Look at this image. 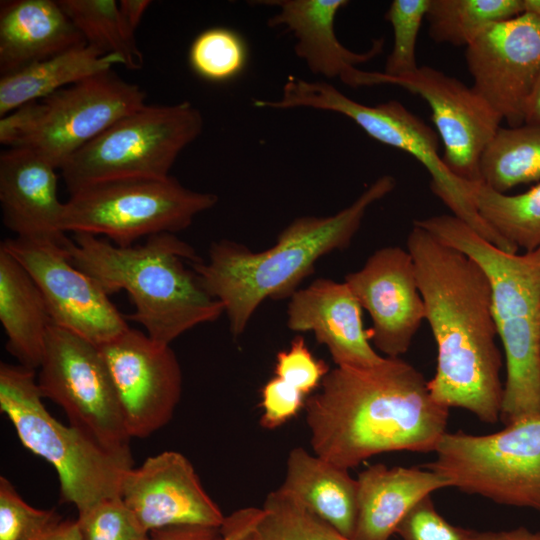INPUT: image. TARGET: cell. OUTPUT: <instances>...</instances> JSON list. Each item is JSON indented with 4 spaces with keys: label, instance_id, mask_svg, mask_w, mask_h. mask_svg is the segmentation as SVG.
Returning a JSON list of instances; mask_svg holds the SVG:
<instances>
[{
    "label": "cell",
    "instance_id": "cell-1",
    "mask_svg": "<svg viewBox=\"0 0 540 540\" xmlns=\"http://www.w3.org/2000/svg\"><path fill=\"white\" fill-rule=\"evenodd\" d=\"M406 244L437 348L435 374L428 381L431 397L445 408L465 409L483 423H497L503 358L486 273L471 257L418 225L413 224Z\"/></svg>",
    "mask_w": 540,
    "mask_h": 540
},
{
    "label": "cell",
    "instance_id": "cell-2",
    "mask_svg": "<svg viewBox=\"0 0 540 540\" xmlns=\"http://www.w3.org/2000/svg\"><path fill=\"white\" fill-rule=\"evenodd\" d=\"M304 409L313 453L348 470L381 453L434 452L449 418L424 375L401 357L336 366Z\"/></svg>",
    "mask_w": 540,
    "mask_h": 540
},
{
    "label": "cell",
    "instance_id": "cell-3",
    "mask_svg": "<svg viewBox=\"0 0 540 540\" xmlns=\"http://www.w3.org/2000/svg\"><path fill=\"white\" fill-rule=\"evenodd\" d=\"M395 186L393 176L383 175L336 214L295 219L264 251L254 252L229 240L214 242L208 260L199 261L194 268L206 291L223 304L233 337L244 332L267 298L291 297L321 257L347 248L368 208Z\"/></svg>",
    "mask_w": 540,
    "mask_h": 540
},
{
    "label": "cell",
    "instance_id": "cell-4",
    "mask_svg": "<svg viewBox=\"0 0 540 540\" xmlns=\"http://www.w3.org/2000/svg\"><path fill=\"white\" fill-rule=\"evenodd\" d=\"M65 248L72 263L109 296L124 290L134 305L127 319L156 342L170 345L186 331L213 322L223 304L204 288L195 271L201 261L174 233L150 236L143 244L117 246L107 239L74 233Z\"/></svg>",
    "mask_w": 540,
    "mask_h": 540
},
{
    "label": "cell",
    "instance_id": "cell-5",
    "mask_svg": "<svg viewBox=\"0 0 540 540\" xmlns=\"http://www.w3.org/2000/svg\"><path fill=\"white\" fill-rule=\"evenodd\" d=\"M443 243L475 260L491 287L492 311L504 351L500 420L540 414V246L509 253L452 214L414 220Z\"/></svg>",
    "mask_w": 540,
    "mask_h": 540
},
{
    "label": "cell",
    "instance_id": "cell-6",
    "mask_svg": "<svg viewBox=\"0 0 540 540\" xmlns=\"http://www.w3.org/2000/svg\"><path fill=\"white\" fill-rule=\"evenodd\" d=\"M35 370L0 364V410L10 420L22 445L55 469L61 501L78 515L100 502L120 497L132 453L110 451L82 430L64 425L46 409Z\"/></svg>",
    "mask_w": 540,
    "mask_h": 540
},
{
    "label": "cell",
    "instance_id": "cell-7",
    "mask_svg": "<svg viewBox=\"0 0 540 540\" xmlns=\"http://www.w3.org/2000/svg\"><path fill=\"white\" fill-rule=\"evenodd\" d=\"M263 106L270 109L310 108L349 118L374 140L402 150L419 161L430 174L431 191L452 215L500 249L518 252L483 221L471 199L468 183L458 179L445 166L438 153V134L399 101L364 105L327 82L289 76L280 97L265 100Z\"/></svg>",
    "mask_w": 540,
    "mask_h": 540
},
{
    "label": "cell",
    "instance_id": "cell-8",
    "mask_svg": "<svg viewBox=\"0 0 540 540\" xmlns=\"http://www.w3.org/2000/svg\"><path fill=\"white\" fill-rule=\"evenodd\" d=\"M146 93L113 70L93 75L0 118V143L27 147L56 169L116 121L145 105Z\"/></svg>",
    "mask_w": 540,
    "mask_h": 540
},
{
    "label": "cell",
    "instance_id": "cell-9",
    "mask_svg": "<svg viewBox=\"0 0 540 540\" xmlns=\"http://www.w3.org/2000/svg\"><path fill=\"white\" fill-rule=\"evenodd\" d=\"M217 201V195L193 191L172 176L106 180L70 194L61 229L125 247L142 237L184 230Z\"/></svg>",
    "mask_w": 540,
    "mask_h": 540
},
{
    "label": "cell",
    "instance_id": "cell-10",
    "mask_svg": "<svg viewBox=\"0 0 540 540\" xmlns=\"http://www.w3.org/2000/svg\"><path fill=\"white\" fill-rule=\"evenodd\" d=\"M203 117L189 101L143 105L83 146L60 168L70 194L120 178H165L180 153L203 130Z\"/></svg>",
    "mask_w": 540,
    "mask_h": 540
},
{
    "label": "cell",
    "instance_id": "cell-11",
    "mask_svg": "<svg viewBox=\"0 0 540 540\" xmlns=\"http://www.w3.org/2000/svg\"><path fill=\"white\" fill-rule=\"evenodd\" d=\"M423 467L451 487L496 504L540 512V414L485 435L446 432Z\"/></svg>",
    "mask_w": 540,
    "mask_h": 540
},
{
    "label": "cell",
    "instance_id": "cell-12",
    "mask_svg": "<svg viewBox=\"0 0 540 540\" xmlns=\"http://www.w3.org/2000/svg\"><path fill=\"white\" fill-rule=\"evenodd\" d=\"M38 370L40 394L64 410L70 425L110 451L131 453L132 438L99 346L52 324Z\"/></svg>",
    "mask_w": 540,
    "mask_h": 540
},
{
    "label": "cell",
    "instance_id": "cell-13",
    "mask_svg": "<svg viewBox=\"0 0 540 540\" xmlns=\"http://www.w3.org/2000/svg\"><path fill=\"white\" fill-rule=\"evenodd\" d=\"M383 84L399 86L425 100L443 144L445 166L464 182H482V155L503 120L473 87L429 66L398 78L362 70L357 79V87Z\"/></svg>",
    "mask_w": 540,
    "mask_h": 540
},
{
    "label": "cell",
    "instance_id": "cell-14",
    "mask_svg": "<svg viewBox=\"0 0 540 540\" xmlns=\"http://www.w3.org/2000/svg\"><path fill=\"white\" fill-rule=\"evenodd\" d=\"M65 243L15 236L2 241L0 246L34 280L55 326L101 346L129 325L100 286L72 263Z\"/></svg>",
    "mask_w": 540,
    "mask_h": 540
},
{
    "label": "cell",
    "instance_id": "cell-15",
    "mask_svg": "<svg viewBox=\"0 0 540 540\" xmlns=\"http://www.w3.org/2000/svg\"><path fill=\"white\" fill-rule=\"evenodd\" d=\"M128 434L146 438L173 417L182 394V371L170 345L128 328L99 346Z\"/></svg>",
    "mask_w": 540,
    "mask_h": 540
},
{
    "label": "cell",
    "instance_id": "cell-16",
    "mask_svg": "<svg viewBox=\"0 0 540 540\" xmlns=\"http://www.w3.org/2000/svg\"><path fill=\"white\" fill-rule=\"evenodd\" d=\"M465 59L472 87L510 127L523 125L540 73V17L523 12L491 26L466 47Z\"/></svg>",
    "mask_w": 540,
    "mask_h": 540
},
{
    "label": "cell",
    "instance_id": "cell-17",
    "mask_svg": "<svg viewBox=\"0 0 540 540\" xmlns=\"http://www.w3.org/2000/svg\"><path fill=\"white\" fill-rule=\"evenodd\" d=\"M371 318L370 340L386 357L405 354L423 320L425 307L408 250L378 249L344 281Z\"/></svg>",
    "mask_w": 540,
    "mask_h": 540
},
{
    "label": "cell",
    "instance_id": "cell-18",
    "mask_svg": "<svg viewBox=\"0 0 540 540\" xmlns=\"http://www.w3.org/2000/svg\"><path fill=\"white\" fill-rule=\"evenodd\" d=\"M120 498L148 532L174 525L220 528L226 518L190 460L172 450L129 469L122 479Z\"/></svg>",
    "mask_w": 540,
    "mask_h": 540
},
{
    "label": "cell",
    "instance_id": "cell-19",
    "mask_svg": "<svg viewBox=\"0 0 540 540\" xmlns=\"http://www.w3.org/2000/svg\"><path fill=\"white\" fill-rule=\"evenodd\" d=\"M287 326L296 332H313L337 367L371 368L383 362L363 327L362 307L343 282L318 278L295 291L288 303Z\"/></svg>",
    "mask_w": 540,
    "mask_h": 540
},
{
    "label": "cell",
    "instance_id": "cell-20",
    "mask_svg": "<svg viewBox=\"0 0 540 540\" xmlns=\"http://www.w3.org/2000/svg\"><path fill=\"white\" fill-rule=\"evenodd\" d=\"M56 168L27 147L0 155V205L3 224L16 237L65 243L61 229L64 203L57 195Z\"/></svg>",
    "mask_w": 540,
    "mask_h": 540
},
{
    "label": "cell",
    "instance_id": "cell-21",
    "mask_svg": "<svg viewBox=\"0 0 540 540\" xmlns=\"http://www.w3.org/2000/svg\"><path fill=\"white\" fill-rule=\"evenodd\" d=\"M278 12L268 21L271 27H284L296 40V55L314 74L338 78L350 86L357 66L378 56L384 39H376L365 52L347 49L337 38L335 19L348 5L347 0H270Z\"/></svg>",
    "mask_w": 540,
    "mask_h": 540
},
{
    "label": "cell",
    "instance_id": "cell-22",
    "mask_svg": "<svg viewBox=\"0 0 540 540\" xmlns=\"http://www.w3.org/2000/svg\"><path fill=\"white\" fill-rule=\"evenodd\" d=\"M354 540H390L405 515L434 491L451 487L425 467L375 464L359 473Z\"/></svg>",
    "mask_w": 540,
    "mask_h": 540
},
{
    "label": "cell",
    "instance_id": "cell-23",
    "mask_svg": "<svg viewBox=\"0 0 540 540\" xmlns=\"http://www.w3.org/2000/svg\"><path fill=\"white\" fill-rule=\"evenodd\" d=\"M84 43L83 36L58 1H1V77Z\"/></svg>",
    "mask_w": 540,
    "mask_h": 540
},
{
    "label": "cell",
    "instance_id": "cell-24",
    "mask_svg": "<svg viewBox=\"0 0 540 540\" xmlns=\"http://www.w3.org/2000/svg\"><path fill=\"white\" fill-rule=\"evenodd\" d=\"M303 447L290 450L279 489L292 495L343 535L353 538L357 519V480Z\"/></svg>",
    "mask_w": 540,
    "mask_h": 540
},
{
    "label": "cell",
    "instance_id": "cell-25",
    "mask_svg": "<svg viewBox=\"0 0 540 540\" xmlns=\"http://www.w3.org/2000/svg\"><path fill=\"white\" fill-rule=\"evenodd\" d=\"M0 321L7 336V351L19 365L39 369L52 318L34 280L1 246Z\"/></svg>",
    "mask_w": 540,
    "mask_h": 540
},
{
    "label": "cell",
    "instance_id": "cell-26",
    "mask_svg": "<svg viewBox=\"0 0 540 540\" xmlns=\"http://www.w3.org/2000/svg\"><path fill=\"white\" fill-rule=\"evenodd\" d=\"M124 65L116 54H105L87 43L73 47L25 69L0 78V117L20 106Z\"/></svg>",
    "mask_w": 540,
    "mask_h": 540
},
{
    "label": "cell",
    "instance_id": "cell-27",
    "mask_svg": "<svg viewBox=\"0 0 540 540\" xmlns=\"http://www.w3.org/2000/svg\"><path fill=\"white\" fill-rule=\"evenodd\" d=\"M480 173L482 182L500 193L539 181L540 126L500 127L482 155Z\"/></svg>",
    "mask_w": 540,
    "mask_h": 540
},
{
    "label": "cell",
    "instance_id": "cell-28",
    "mask_svg": "<svg viewBox=\"0 0 540 540\" xmlns=\"http://www.w3.org/2000/svg\"><path fill=\"white\" fill-rule=\"evenodd\" d=\"M483 221L517 250L540 246V183L516 195L496 192L483 182L468 183Z\"/></svg>",
    "mask_w": 540,
    "mask_h": 540
},
{
    "label": "cell",
    "instance_id": "cell-29",
    "mask_svg": "<svg viewBox=\"0 0 540 540\" xmlns=\"http://www.w3.org/2000/svg\"><path fill=\"white\" fill-rule=\"evenodd\" d=\"M523 12V0H430L425 19L433 41L467 47L491 26Z\"/></svg>",
    "mask_w": 540,
    "mask_h": 540
},
{
    "label": "cell",
    "instance_id": "cell-30",
    "mask_svg": "<svg viewBox=\"0 0 540 540\" xmlns=\"http://www.w3.org/2000/svg\"><path fill=\"white\" fill-rule=\"evenodd\" d=\"M87 44L105 54H116L130 70L141 69L143 56L135 37L125 28L114 0H58Z\"/></svg>",
    "mask_w": 540,
    "mask_h": 540
},
{
    "label": "cell",
    "instance_id": "cell-31",
    "mask_svg": "<svg viewBox=\"0 0 540 540\" xmlns=\"http://www.w3.org/2000/svg\"><path fill=\"white\" fill-rule=\"evenodd\" d=\"M254 535L258 540H354L279 488L266 496Z\"/></svg>",
    "mask_w": 540,
    "mask_h": 540
},
{
    "label": "cell",
    "instance_id": "cell-32",
    "mask_svg": "<svg viewBox=\"0 0 540 540\" xmlns=\"http://www.w3.org/2000/svg\"><path fill=\"white\" fill-rule=\"evenodd\" d=\"M248 61L243 37L227 27H211L196 36L188 52V62L200 78L222 83L238 77Z\"/></svg>",
    "mask_w": 540,
    "mask_h": 540
},
{
    "label": "cell",
    "instance_id": "cell-33",
    "mask_svg": "<svg viewBox=\"0 0 540 540\" xmlns=\"http://www.w3.org/2000/svg\"><path fill=\"white\" fill-rule=\"evenodd\" d=\"M429 4L430 0H393L389 5L385 18L393 29V46L383 71L386 76L403 77L419 68L417 39Z\"/></svg>",
    "mask_w": 540,
    "mask_h": 540
},
{
    "label": "cell",
    "instance_id": "cell-34",
    "mask_svg": "<svg viewBox=\"0 0 540 540\" xmlns=\"http://www.w3.org/2000/svg\"><path fill=\"white\" fill-rule=\"evenodd\" d=\"M62 520L55 509L29 505L5 477H0V540H34Z\"/></svg>",
    "mask_w": 540,
    "mask_h": 540
},
{
    "label": "cell",
    "instance_id": "cell-35",
    "mask_svg": "<svg viewBox=\"0 0 540 540\" xmlns=\"http://www.w3.org/2000/svg\"><path fill=\"white\" fill-rule=\"evenodd\" d=\"M77 522L81 540H149L148 532L120 497L106 499L84 514Z\"/></svg>",
    "mask_w": 540,
    "mask_h": 540
},
{
    "label": "cell",
    "instance_id": "cell-36",
    "mask_svg": "<svg viewBox=\"0 0 540 540\" xmlns=\"http://www.w3.org/2000/svg\"><path fill=\"white\" fill-rule=\"evenodd\" d=\"M329 370L323 360L311 353L304 338L296 336L288 349L277 353L274 373L308 398Z\"/></svg>",
    "mask_w": 540,
    "mask_h": 540
},
{
    "label": "cell",
    "instance_id": "cell-37",
    "mask_svg": "<svg viewBox=\"0 0 540 540\" xmlns=\"http://www.w3.org/2000/svg\"><path fill=\"white\" fill-rule=\"evenodd\" d=\"M395 534L402 540H472L475 530L448 522L438 513L429 495L411 508Z\"/></svg>",
    "mask_w": 540,
    "mask_h": 540
},
{
    "label": "cell",
    "instance_id": "cell-38",
    "mask_svg": "<svg viewBox=\"0 0 540 540\" xmlns=\"http://www.w3.org/2000/svg\"><path fill=\"white\" fill-rule=\"evenodd\" d=\"M306 400L299 390L274 376L261 390V426L266 429L280 427L304 408Z\"/></svg>",
    "mask_w": 540,
    "mask_h": 540
},
{
    "label": "cell",
    "instance_id": "cell-39",
    "mask_svg": "<svg viewBox=\"0 0 540 540\" xmlns=\"http://www.w3.org/2000/svg\"><path fill=\"white\" fill-rule=\"evenodd\" d=\"M220 528L200 525L167 526L150 531L149 540H223Z\"/></svg>",
    "mask_w": 540,
    "mask_h": 540
},
{
    "label": "cell",
    "instance_id": "cell-40",
    "mask_svg": "<svg viewBox=\"0 0 540 540\" xmlns=\"http://www.w3.org/2000/svg\"><path fill=\"white\" fill-rule=\"evenodd\" d=\"M262 509L246 507L232 512L226 516L221 533L223 540H243L252 533L260 520Z\"/></svg>",
    "mask_w": 540,
    "mask_h": 540
},
{
    "label": "cell",
    "instance_id": "cell-41",
    "mask_svg": "<svg viewBox=\"0 0 540 540\" xmlns=\"http://www.w3.org/2000/svg\"><path fill=\"white\" fill-rule=\"evenodd\" d=\"M151 3L150 0H121L118 3L121 19L132 36L135 37V31Z\"/></svg>",
    "mask_w": 540,
    "mask_h": 540
},
{
    "label": "cell",
    "instance_id": "cell-42",
    "mask_svg": "<svg viewBox=\"0 0 540 540\" xmlns=\"http://www.w3.org/2000/svg\"><path fill=\"white\" fill-rule=\"evenodd\" d=\"M472 540H540V531H532L524 526L501 531H475Z\"/></svg>",
    "mask_w": 540,
    "mask_h": 540
},
{
    "label": "cell",
    "instance_id": "cell-43",
    "mask_svg": "<svg viewBox=\"0 0 540 540\" xmlns=\"http://www.w3.org/2000/svg\"><path fill=\"white\" fill-rule=\"evenodd\" d=\"M34 540H81L77 519H62Z\"/></svg>",
    "mask_w": 540,
    "mask_h": 540
},
{
    "label": "cell",
    "instance_id": "cell-44",
    "mask_svg": "<svg viewBox=\"0 0 540 540\" xmlns=\"http://www.w3.org/2000/svg\"><path fill=\"white\" fill-rule=\"evenodd\" d=\"M524 124L540 126V73L525 106Z\"/></svg>",
    "mask_w": 540,
    "mask_h": 540
},
{
    "label": "cell",
    "instance_id": "cell-45",
    "mask_svg": "<svg viewBox=\"0 0 540 540\" xmlns=\"http://www.w3.org/2000/svg\"><path fill=\"white\" fill-rule=\"evenodd\" d=\"M524 12H529L540 17V0H523Z\"/></svg>",
    "mask_w": 540,
    "mask_h": 540
},
{
    "label": "cell",
    "instance_id": "cell-46",
    "mask_svg": "<svg viewBox=\"0 0 540 540\" xmlns=\"http://www.w3.org/2000/svg\"><path fill=\"white\" fill-rule=\"evenodd\" d=\"M243 540H258L256 536L254 535V531L250 533L248 536H246Z\"/></svg>",
    "mask_w": 540,
    "mask_h": 540
}]
</instances>
